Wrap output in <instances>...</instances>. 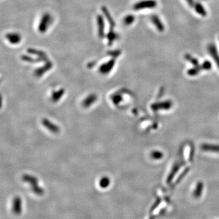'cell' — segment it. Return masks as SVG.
Listing matches in <instances>:
<instances>
[{
  "mask_svg": "<svg viewBox=\"0 0 219 219\" xmlns=\"http://www.w3.org/2000/svg\"><path fill=\"white\" fill-rule=\"evenodd\" d=\"M115 63V59L114 58H112V59L108 60V62L103 63L100 65L99 67V71L102 74H108L109 72H110L113 69L114 65Z\"/></svg>",
  "mask_w": 219,
  "mask_h": 219,
  "instance_id": "5",
  "label": "cell"
},
{
  "mask_svg": "<svg viewBox=\"0 0 219 219\" xmlns=\"http://www.w3.org/2000/svg\"><path fill=\"white\" fill-rule=\"evenodd\" d=\"M23 180L25 181L28 182H30L32 185V189L34 192H35L37 195H41L43 194V190L37 186V180L35 177H31V176H25L23 177Z\"/></svg>",
  "mask_w": 219,
  "mask_h": 219,
  "instance_id": "3",
  "label": "cell"
},
{
  "mask_svg": "<svg viewBox=\"0 0 219 219\" xmlns=\"http://www.w3.org/2000/svg\"><path fill=\"white\" fill-rule=\"evenodd\" d=\"M27 53L28 54H31L32 55H35L37 58H39L41 60V62H47L49 60V58L46 54V53L44 52L43 51L38 50L34 48H28L27 49Z\"/></svg>",
  "mask_w": 219,
  "mask_h": 219,
  "instance_id": "4",
  "label": "cell"
},
{
  "mask_svg": "<svg viewBox=\"0 0 219 219\" xmlns=\"http://www.w3.org/2000/svg\"><path fill=\"white\" fill-rule=\"evenodd\" d=\"M157 6V2L154 0H146V1H141L136 3L133 8L136 11H140L143 9L153 8Z\"/></svg>",
  "mask_w": 219,
  "mask_h": 219,
  "instance_id": "2",
  "label": "cell"
},
{
  "mask_svg": "<svg viewBox=\"0 0 219 219\" xmlns=\"http://www.w3.org/2000/svg\"><path fill=\"white\" fill-rule=\"evenodd\" d=\"M195 10L196 11L198 12L199 13L201 14V15L203 16H205L206 15V12L205 11H204V9H203V7L201 6V5L200 4H197L196 6H195Z\"/></svg>",
  "mask_w": 219,
  "mask_h": 219,
  "instance_id": "16",
  "label": "cell"
},
{
  "mask_svg": "<svg viewBox=\"0 0 219 219\" xmlns=\"http://www.w3.org/2000/svg\"><path fill=\"white\" fill-rule=\"evenodd\" d=\"M101 10H102V12H103L104 16L105 17V18H107V20L108 22V23L110 25V27L114 28L115 25H116L115 22H114L113 18H112L111 14H110V13L108 9L105 6H102Z\"/></svg>",
  "mask_w": 219,
  "mask_h": 219,
  "instance_id": "10",
  "label": "cell"
},
{
  "mask_svg": "<svg viewBox=\"0 0 219 219\" xmlns=\"http://www.w3.org/2000/svg\"><path fill=\"white\" fill-rule=\"evenodd\" d=\"M152 21L153 23L155 25V26L157 27L158 30L159 31H163L164 30V26L157 16H152Z\"/></svg>",
  "mask_w": 219,
  "mask_h": 219,
  "instance_id": "12",
  "label": "cell"
},
{
  "mask_svg": "<svg viewBox=\"0 0 219 219\" xmlns=\"http://www.w3.org/2000/svg\"><path fill=\"white\" fill-rule=\"evenodd\" d=\"M135 21V17L132 15H127L124 19V22L126 25H130L132 24Z\"/></svg>",
  "mask_w": 219,
  "mask_h": 219,
  "instance_id": "14",
  "label": "cell"
},
{
  "mask_svg": "<svg viewBox=\"0 0 219 219\" xmlns=\"http://www.w3.org/2000/svg\"><path fill=\"white\" fill-rule=\"evenodd\" d=\"M21 60H23V61H25V62H30V63L41 62L39 58L36 57V58H33L31 56H29V55H21Z\"/></svg>",
  "mask_w": 219,
  "mask_h": 219,
  "instance_id": "13",
  "label": "cell"
},
{
  "mask_svg": "<svg viewBox=\"0 0 219 219\" xmlns=\"http://www.w3.org/2000/svg\"><path fill=\"white\" fill-rule=\"evenodd\" d=\"M110 180L108 178H102L100 181V186L102 188H105L109 186L110 184Z\"/></svg>",
  "mask_w": 219,
  "mask_h": 219,
  "instance_id": "17",
  "label": "cell"
},
{
  "mask_svg": "<svg viewBox=\"0 0 219 219\" xmlns=\"http://www.w3.org/2000/svg\"><path fill=\"white\" fill-rule=\"evenodd\" d=\"M108 55L111 56L112 58H116L118 56H119L121 54V51L119 49H116V50H113V51H110L108 52Z\"/></svg>",
  "mask_w": 219,
  "mask_h": 219,
  "instance_id": "15",
  "label": "cell"
},
{
  "mask_svg": "<svg viewBox=\"0 0 219 219\" xmlns=\"http://www.w3.org/2000/svg\"><path fill=\"white\" fill-rule=\"evenodd\" d=\"M5 36L7 40L12 45H18L21 41V36L17 32L7 33Z\"/></svg>",
  "mask_w": 219,
  "mask_h": 219,
  "instance_id": "6",
  "label": "cell"
},
{
  "mask_svg": "<svg viewBox=\"0 0 219 219\" xmlns=\"http://www.w3.org/2000/svg\"><path fill=\"white\" fill-rule=\"evenodd\" d=\"M52 67H53L52 62H51L50 60H48L45 62V65L35 70V75L37 76H41L44 74V73L46 72L47 71L49 70Z\"/></svg>",
  "mask_w": 219,
  "mask_h": 219,
  "instance_id": "9",
  "label": "cell"
},
{
  "mask_svg": "<svg viewBox=\"0 0 219 219\" xmlns=\"http://www.w3.org/2000/svg\"><path fill=\"white\" fill-rule=\"evenodd\" d=\"M12 210L13 213L17 215L21 214L22 211V205H21V200L18 197H15L13 201Z\"/></svg>",
  "mask_w": 219,
  "mask_h": 219,
  "instance_id": "8",
  "label": "cell"
},
{
  "mask_svg": "<svg viewBox=\"0 0 219 219\" xmlns=\"http://www.w3.org/2000/svg\"><path fill=\"white\" fill-rule=\"evenodd\" d=\"M97 23L98 26V34L99 37L103 39L105 35V21L104 18L101 15H98L96 17Z\"/></svg>",
  "mask_w": 219,
  "mask_h": 219,
  "instance_id": "7",
  "label": "cell"
},
{
  "mask_svg": "<svg viewBox=\"0 0 219 219\" xmlns=\"http://www.w3.org/2000/svg\"><path fill=\"white\" fill-rule=\"evenodd\" d=\"M114 28L110 27L109 31L107 34V38L108 40V44L109 46H112L113 42L118 39V34H117L113 30Z\"/></svg>",
  "mask_w": 219,
  "mask_h": 219,
  "instance_id": "11",
  "label": "cell"
},
{
  "mask_svg": "<svg viewBox=\"0 0 219 219\" xmlns=\"http://www.w3.org/2000/svg\"><path fill=\"white\" fill-rule=\"evenodd\" d=\"M53 22V17L49 13L43 15L39 25L38 30L40 33H45L47 31L48 27Z\"/></svg>",
  "mask_w": 219,
  "mask_h": 219,
  "instance_id": "1",
  "label": "cell"
}]
</instances>
